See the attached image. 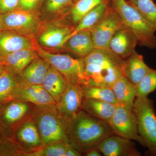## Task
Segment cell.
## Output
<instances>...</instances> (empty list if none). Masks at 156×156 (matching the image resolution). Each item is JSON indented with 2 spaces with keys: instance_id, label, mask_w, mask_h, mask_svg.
<instances>
[{
  "instance_id": "2",
  "label": "cell",
  "mask_w": 156,
  "mask_h": 156,
  "mask_svg": "<svg viewBox=\"0 0 156 156\" xmlns=\"http://www.w3.org/2000/svg\"><path fill=\"white\" fill-rule=\"evenodd\" d=\"M83 58L87 85L111 87L123 75L125 59L109 49L95 50Z\"/></svg>"
},
{
  "instance_id": "31",
  "label": "cell",
  "mask_w": 156,
  "mask_h": 156,
  "mask_svg": "<svg viewBox=\"0 0 156 156\" xmlns=\"http://www.w3.org/2000/svg\"><path fill=\"white\" fill-rule=\"evenodd\" d=\"M71 144L55 141L45 144L29 156H65L68 146Z\"/></svg>"
},
{
  "instance_id": "21",
  "label": "cell",
  "mask_w": 156,
  "mask_h": 156,
  "mask_svg": "<svg viewBox=\"0 0 156 156\" xmlns=\"http://www.w3.org/2000/svg\"><path fill=\"white\" fill-rule=\"evenodd\" d=\"M111 88L118 101V105L133 110L136 98V86L124 76L112 84Z\"/></svg>"
},
{
  "instance_id": "26",
  "label": "cell",
  "mask_w": 156,
  "mask_h": 156,
  "mask_svg": "<svg viewBox=\"0 0 156 156\" xmlns=\"http://www.w3.org/2000/svg\"><path fill=\"white\" fill-rule=\"evenodd\" d=\"M109 2V0H105L86 14L74 27L69 38L80 31L84 30H91L97 25L105 15Z\"/></svg>"
},
{
  "instance_id": "22",
  "label": "cell",
  "mask_w": 156,
  "mask_h": 156,
  "mask_svg": "<svg viewBox=\"0 0 156 156\" xmlns=\"http://www.w3.org/2000/svg\"><path fill=\"white\" fill-rule=\"evenodd\" d=\"M69 85V83L64 76L56 69L50 65L42 86L56 103Z\"/></svg>"
},
{
  "instance_id": "12",
  "label": "cell",
  "mask_w": 156,
  "mask_h": 156,
  "mask_svg": "<svg viewBox=\"0 0 156 156\" xmlns=\"http://www.w3.org/2000/svg\"><path fill=\"white\" fill-rule=\"evenodd\" d=\"M14 142L21 151V156H29L44 146L33 118L17 128L14 134Z\"/></svg>"
},
{
  "instance_id": "24",
  "label": "cell",
  "mask_w": 156,
  "mask_h": 156,
  "mask_svg": "<svg viewBox=\"0 0 156 156\" xmlns=\"http://www.w3.org/2000/svg\"><path fill=\"white\" fill-rule=\"evenodd\" d=\"M19 81V75L5 66L0 74V110L13 100L12 93Z\"/></svg>"
},
{
  "instance_id": "37",
  "label": "cell",
  "mask_w": 156,
  "mask_h": 156,
  "mask_svg": "<svg viewBox=\"0 0 156 156\" xmlns=\"http://www.w3.org/2000/svg\"><path fill=\"white\" fill-rule=\"evenodd\" d=\"M102 154L98 148H96L87 151L83 155L86 156H101Z\"/></svg>"
},
{
  "instance_id": "25",
  "label": "cell",
  "mask_w": 156,
  "mask_h": 156,
  "mask_svg": "<svg viewBox=\"0 0 156 156\" xmlns=\"http://www.w3.org/2000/svg\"><path fill=\"white\" fill-rule=\"evenodd\" d=\"M116 105L93 99H84L82 110L92 116L108 122L114 113Z\"/></svg>"
},
{
  "instance_id": "27",
  "label": "cell",
  "mask_w": 156,
  "mask_h": 156,
  "mask_svg": "<svg viewBox=\"0 0 156 156\" xmlns=\"http://www.w3.org/2000/svg\"><path fill=\"white\" fill-rule=\"evenodd\" d=\"M84 99L105 101L116 105L118 101L111 88L108 87L82 86Z\"/></svg>"
},
{
  "instance_id": "7",
  "label": "cell",
  "mask_w": 156,
  "mask_h": 156,
  "mask_svg": "<svg viewBox=\"0 0 156 156\" xmlns=\"http://www.w3.org/2000/svg\"><path fill=\"white\" fill-rule=\"evenodd\" d=\"M133 111L137 120L138 132L148 149V154L156 156V114L153 101L136 98Z\"/></svg>"
},
{
  "instance_id": "9",
  "label": "cell",
  "mask_w": 156,
  "mask_h": 156,
  "mask_svg": "<svg viewBox=\"0 0 156 156\" xmlns=\"http://www.w3.org/2000/svg\"><path fill=\"white\" fill-rule=\"evenodd\" d=\"M3 29L32 37L41 25L39 15L34 11L17 9L2 14Z\"/></svg>"
},
{
  "instance_id": "19",
  "label": "cell",
  "mask_w": 156,
  "mask_h": 156,
  "mask_svg": "<svg viewBox=\"0 0 156 156\" xmlns=\"http://www.w3.org/2000/svg\"><path fill=\"white\" fill-rule=\"evenodd\" d=\"M151 69L144 62L143 56L135 50L125 60L123 75L136 86Z\"/></svg>"
},
{
  "instance_id": "42",
  "label": "cell",
  "mask_w": 156,
  "mask_h": 156,
  "mask_svg": "<svg viewBox=\"0 0 156 156\" xmlns=\"http://www.w3.org/2000/svg\"><path fill=\"white\" fill-rule=\"evenodd\" d=\"M44 1H45V0H43V2H44Z\"/></svg>"
},
{
  "instance_id": "1",
  "label": "cell",
  "mask_w": 156,
  "mask_h": 156,
  "mask_svg": "<svg viewBox=\"0 0 156 156\" xmlns=\"http://www.w3.org/2000/svg\"><path fill=\"white\" fill-rule=\"evenodd\" d=\"M67 131L71 144L82 155L87 151L98 148L104 139L114 134L108 122L83 110L68 121Z\"/></svg>"
},
{
  "instance_id": "11",
  "label": "cell",
  "mask_w": 156,
  "mask_h": 156,
  "mask_svg": "<svg viewBox=\"0 0 156 156\" xmlns=\"http://www.w3.org/2000/svg\"><path fill=\"white\" fill-rule=\"evenodd\" d=\"M74 27L61 24L41 25L36 38L44 49H58L63 48Z\"/></svg>"
},
{
  "instance_id": "8",
  "label": "cell",
  "mask_w": 156,
  "mask_h": 156,
  "mask_svg": "<svg viewBox=\"0 0 156 156\" xmlns=\"http://www.w3.org/2000/svg\"><path fill=\"white\" fill-rule=\"evenodd\" d=\"M108 123L114 134L126 139L135 140L144 147H147L145 142L139 134L137 118L133 110L117 105Z\"/></svg>"
},
{
  "instance_id": "41",
  "label": "cell",
  "mask_w": 156,
  "mask_h": 156,
  "mask_svg": "<svg viewBox=\"0 0 156 156\" xmlns=\"http://www.w3.org/2000/svg\"><path fill=\"white\" fill-rule=\"evenodd\" d=\"M78 1H79V0H73V1L74 3V4L76 2H77Z\"/></svg>"
},
{
  "instance_id": "15",
  "label": "cell",
  "mask_w": 156,
  "mask_h": 156,
  "mask_svg": "<svg viewBox=\"0 0 156 156\" xmlns=\"http://www.w3.org/2000/svg\"><path fill=\"white\" fill-rule=\"evenodd\" d=\"M98 148L105 156L141 155L132 140L114 134L104 139Z\"/></svg>"
},
{
  "instance_id": "33",
  "label": "cell",
  "mask_w": 156,
  "mask_h": 156,
  "mask_svg": "<svg viewBox=\"0 0 156 156\" xmlns=\"http://www.w3.org/2000/svg\"><path fill=\"white\" fill-rule=\"evenodd\" d=\"M21 152L13 141L0 134V156H21Z\"/></svg>"
},
{
  "instance_id": "20",
  "label": "cell",
  "mask_w": 156,
  "mask_h": 156,
  "mask_svg": "<svg viewBox=\"0 0 156 156\" xmlns=\"http://www.w3.org/2000/svg\"><path fill=\"white\" fill-rule=\"evenodd\" d=\"M50 65L38 56L19 75L20 83L27 85H42Z\"/></svg>"
},
{
  "instance_id": "4",
  "label": "cell",
  "mask_w": 156,
  "mask_h": 156,
  "mask_svg": "<svg viewBox=\"0 0 156 156\" xmlns=\"http://www.w3.org/2000/svg\"><path fill=\"white\" fill-rule=\"evenodd\" d=\"M124 24L134 34L138 45L149 49L156 48V30L126 0H112Z\"/></svg>"
},
{
  "instance_id": "18",
  "label": "cell",
  "mask_w": 156,
  "mask_h": 156,
  "mask_svg": "<svg viewBox=\"0 0 156 156\" xmlns=\"http://www.w3.org/2000/svg\"><path fill=\"white\" fill-rule=\"evenodd\" d=\"M63 48L81 58H85L95 49L92 33L88 30L80 31L70 37Z\"/></svg>"
},
{
  "instance_id": "36",
  "label": "cell",
  "mask_w": 156,
  "mask_h": 156,
  "mask_svg": "<svg viewBox=\"0 0 156 156\" xmlns=\"http://www.w3.org/2000/svg\"><path fill=\"white\" fill-rule=\"evenodd\" d=\"M82 155L71 144L68 145L65 154V156H81Z\"/></svg>"
},
{
  "instance_id": "30",
  "label": "cell",
  "mask_w": 156,
  "mask_h": 156,
  "mask_svg": "<svg viewBox=\"0 0 156 156\" xmlns=\"http://www.w3.org/2000/svg\"><path fill=\"white\" fill-rule=\"evenodd\" d=\"M136 98L147 97L156 90V70L151 69L136 86Z\"/></svg>"
},
{
  "instance_id": "17",
  "label": "cell",
  "mask_w": 156,
  "mask_h": 156,
  "mask_svg": "<svg viewBox=\"0 0 156 156\" xmlns=\"http://www.w3.org/2000/svg\"><path fill=\"white\" fill-rule=\"evenodd\" d=\"M137 45L138 43L134 34L126 26L113 36L110 41L109 49L125 59L135 51Z\"/></svg>"
},
{
  "instance_id": "14",
  "label": "cell",
  "mask_w": 156,
  "mask_h": 156,
  "mask_svg": "<svg viewBox=\"0 0 156 156\" xmlns=\"http://www.w3.org/2000/svg\"><path fill=\"white\" fill-rule=\"evenodd\" d=\"M12 98L30 102L37 107L51 106L56 104V101L42 85H27L19 82L13 90Z\"/></svg>"
},
{
  "instance_id": "39",
  "label": "cell",
  "mask_w": 156,
  "mask_h": 156,
  "mask_svg": "<svg viewBox=\"0 0 156 156\" xmlns=\"http://www.w3.org/2000/svg\"><path fill=\"white\" fill-rule=\"evenodd\" d=\"M5 67V64H3V63H0V74H1V73L4 70Z\"/></svg>"
},
{
  "instance_id": "5",
  "label": "cell",
  "mask_w": 156,
  "mask_h": 156,
  "mask_svg": "<svg viewBox=\"0 0 156 156\" xmlns=\"http://www.w3.org/2000/svg\"><path fill=\"white\" fill-rule=\"evenodd\" d=\"M34 49L40 57L59 72L69 84L87 85L83 58H74L67 54L49 52L40 46L35 37Z\"/></svg>"
},
{
  "instance_id": "3",
  "label": "cell",
  "mask_w": 156,
  "mask_h": 156,
  "mask_svg": "<svg viewBox=\"0 0 156 156\" xmlns=\"http://www.w3.org/2000/svg\"><path fill=\"white\" fill-rule=\"evenodd\" d=\"M56 105L37 107L34 116V122L44 145L55 141L71 144L67 135L68 121L58 113Z\"/></svg>"
},
{
  "instance_id": "10",
  "label": "cell",
  "mask_w": 156,
  "mask_h": 156,
  "mask_svg": "<svg viewBox=\"0 0 156 156\" xmlns=\"http://www.w3.org/2000/svg\"><path fill=\"white\" fill-rule=\"evenodd\" d=\"M122 20L113 6H108L100 22L91 30L95 48L109 49L110 41L114 34L125 27Z\"/></svg>"
},
{
  "instance_id": "28",
  "label": "cell",
  "mask_w": 156,
  "mask_h": 156,
  "mask_svg": "<svg viewBox=\"0 0 156 156\" xmlns=\"http://www.w3.org/2000/svg\"><path fill=\"white\" fill-rule=\"evenodd\" d=\"M127 2L136 9L156 30V4L153 0H129Z\"/></svg>"
},
{
  "instance_id": "13",
  "label": "cell",
  "mask_w": 156,
  "mask_h": 156,
  "mask_svg": "<svg viewBox=\"0 0 156 156\" xmlns=\"http://www.w3.org/2000/svg\"><path fill=\"white\" fill-rule=\"evenodd\" d=\"M84 100L82 86L69 84L56 102V108L61 116L68 121L82 110Z\"/></svg>"
},
{
  "instance_id": "34",
  "label": "cell",
  "mask_w": 156,
  "mask_h": 156,
  "mask_svg": "<svg viewBox=\"0 0 156 156\" xmlns=\"http://www.w3.org/2000/svg\"><path fill=\"white\" fill-rule=\"evenodd\" d=\"M20 0H0V13L5 14L17 9Z\"/></svg>"
},
{
  "instance_id": "23",
  "label": "cell",
  "mask_w": 156,
  "mask_h": 156,
  "mask_svg": "<svg viewBox=\"0 0 156 156\" xmlns=\"http://www.w3.org/2000/svg\"><path fill=\"white\" fill-rule=\"evenodd\" d=\"M38 56L34 49H23L3 58V63L19 75Z\"/></svg>"
},
{
  "instance_id": "29",
  "label": "cell",
  "mask_w": 156,
  "mask_h": 156,
  "mask_svg": "<svg viewBox=\"0 0 156 156\" xmlns=\"http://www.w3.org/2000/svg\"><path fill=\"white\" fill-rule=\"evenodd\" d=\"M105 0H79L75 3L69 14L73 23L77 24L89 11Z\"/></svg>"
},
{
  "instance_id": "40",
  "label": "cell",
  "mask_w": 156,
  "mask_h": 156,
  "mask_svg": "<svg viewBox=\"0 0 156 156\" xmlns=\"http://www.w3.org/2000/svg\"><path fill=\"white\" fill-rule=\"evenodd\" d=\"M0 63H3V58H2L1 56H0ZM4 64V63H3Z\"/></svg>"
},
{
  "instance_id": "32",
  "label": "cell",
  "mask_w": 156,
  "mask_h": 156,
  "mask_svg": "<svg viewBox=\"0 0 156 156\" xmlns=\"http://www.w3.org/2000/svg\"><path fill=\"white\" fill-rule=\"evenodd\" d=\"M45 11L51 14L70 13L74 5L73 0H45Z\"/></svg>"
},
{
  "instance_id": "35",
  "label": "cell",
  "mask_w": 156,
  "mask_h": 156,
  "mask_svg": "<svg viewBox=\"0 0 156 156\" xmlns=\"http://www.w3.org/2000/svg\"><path fill=\"white\" fill-rule=\"evenodd\" d=\"M43 0H20L18 9L26 11H34Z\"/></svg>"
},
{
  "instance_id": "16",
  "label": "cell",
  "mask_w": 156,
  "mask_h": 156,
  "mask_svg": "<svg viewBox=\"0 0 156 156\" xmlns=\"http://www.w3.org/2000/svg\"><path fill=\"white\" fill-rule=\"evenodd\" d=\"M34 37L23 35L13 31L0 30V56L5 57L19 50L34 49Z\"/></svg>"
},
{
  "instance_id": "6",
  "label": "cell",
  "mask_w": 156,
  "mask_h": 156,
  "mask_svg": "<svg viewBox=\"0 0 156 156\" xmlns=\"http://www.w3.org/2000/svg\"><path fill=\"white\" fill-rule=\"evenodd\" d=\"M37 108L30 102L14 99L9 101L0 110V134L14 142L17 128L33 118Z\"/></svg>"
},
{
  "instance_id": "38",
  "label": "cell",
  "mask_w": 156,
  "mask_h": 156,
  "mask_svg": "<svg viewBox=\"0 0 156 156\" xmlns=\"http://www.w3.org/2000/svg\"><path fill=\"white\" fill-rule=\"evenodd\" d=\"M3 29L2 14L0 13V30Z\"/></svg>"
}]
</instances>
